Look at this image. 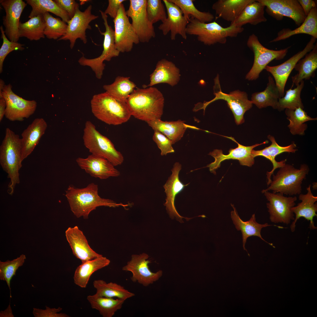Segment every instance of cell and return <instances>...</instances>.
<instances>
[{"mask_svg": "<svg viewBox=\"0 0 317 317\" xmlns=\"http://www.w3.org/2000/svg\"><path fill=\"white\" fill-rule=\"evenodd\" d=\"M167 12L165 21L158 26L164 35L170 32V38L172 40L176 39L179 35L184 39L187 38L186 29L190 18L185 16L180 8L169 0H163Z\"/></svg>", "mask_w": 317, "mask_h": 317, "instance_id": "obj_19", "label": "cell"}, {"mask_svg": "<svg viewBox=\"0 0 317 317\" xmlns=\"http://www.w3.org/2000/svg\"><path fill=\"white\" fill-rule=\"evenodd\" d=\"M45 309L33 308V313L35 317H69L70 316L65 313H58L62 310L59 307L58 308H50L45 306Z\"/></svg>", "mask_w": 317, "mask_h": 317, "instance_id": "obj_50", "label": "cell"}, {"mask_svg": "<svg viewBox=\"0 0 317 317\" xmlns=\"http://www.w3.org/2000/svg\"><path fill=\"white\" fill-rule=\"evenodd\" d=\"M48 126L43 118H37L21 134V154L23 160L33 151L45 133Z\"/></svg>", "mask_w": 317, "mask_h": 317, "instance_id": "obj_26", "label": "cell"}, {"mask_svg": "<svg viewBox=\"0 0 317 317\" xmlns=\"http://www.w3.org/2000/svg\"><path fill=\"white\" fill-rule=\"evenodd\" d=\"M126 103L131 115L147 122L161 119L164 98L157 88H136L130 95Z\"/></svg>", "mask_w": 317, "mask_h": 317, "instance_id": "obj_2", "label": "cell"}, {"mask_svg": "<svg viewBox=\"0 0 317 317\" xmlns=\"http://www.w3.org/2000/svg\"><path fill=\"white\" fill-rule=\"evenodd\" d=\"M181 169V165L178 162L175 163L171 170L172 174L163 186L166 196V202L164 205L166 207L168 213L171 217H176L178 219H181L183 217L179 215L175 208V198L177 195L190 183L184 185L179 180V174Z\"/></svg>", "mask_w": 317, "mask_h": 317, "instance_id": "obj_27", "label": "cell"}, {"mask_svg": "<svg viewBox=\"0 0 317 317\" xmlns=\"http://www.w3.org/2000/svg\"><path fill=\"white\" fill-rule=\"evenodd\" d=\"M224 136L237 143L238 146L235 149H230L228 154L227 155L224 154L222 150L218 149H215L209 154L215 158V161L208 165L206 167H208L210 171L214 174H216L215 171L220 167L221 162L225 160H237L239 161L241 165L252 166L254 163V158L252 154L253 150L258 146L268 142L266 141L251 146H245L239 143L231 136Z\"/></svg>", "mask_w": 317, "mask_h": 317, "instance_id": "obj_15", "label": "cell"}, {"mask_svg": "<svg viewBox=\"0 0 317 317\" xmlns=\"http://www.w3.org/2000/svg\"><path fill=\"white\" fill-rule=\"evenodd\" d=\"M268 80L265 90L252 94L251 101L259 109L271 106L277 109L278 100L280 98L279 93L273 78L269 76Z\"/></svg>", "mask_w": 317, "mask_h": 317, "instance_id": "obj_36", "label": "cell"}, {"mask_svg": "<svg viewBox=\"0 0 317 317\" xmlns=\"http://www.w3.org/2000/svg\"><path fill=\"white\" fill-rule=\"evenodd\" d=\"M90 104L94 116L109 125L121 124L131 116L126 102L115 99L106 92L93 95Z\"/></svg>", "mask_w": 317, "mask_h": 317, "instance_id": "obj_4", "label": "cell"}, {"mask_svg": "<svg viewBox=\"0 0 317 317\" xmlns=\"http://www.w3.org/2000/svg\"><path fill=\"white\" fill-rule=\"evenodd\" d=\"M79 1H80V4L81 5H82L83 4H84L86 2H87L88 1H89V0H80Z\"/></svg>", "mask_w": 317, "mask_h": 317, "instance_id": "obj_56", "label": "cell"}, {"mask_svg": "<svg viewBox=\"0 0 317 317\" xmlns=\"http://www.w3.org/2000/svg\"><path fill=\"white\" fill-rule=\"evenodd\" d=\"M316 38L311 37L303 49L299 51L282 64L274 66L267 65L264 69L273 76L280 98L284 97L287 79L298 62L314 48Z\"/></svg>", "mask_w": 317, "mask_h": 317, "instance_id": "obj_20", "label": "cell"}, {"mask_svg": "<svg viewBox=\"0 0 317 317\" xmlns=\"http://www.w3.org/2000/svg\"><path fill=\"white\" fill-rule=\"evenodd\" d=\"M26 258L25 255L21 254L19 257L12 260L3 262L0 261V279L5 281L10 291V297H11L10 283L18 268L23 264Z\"/></svg>", "mask_w": 317, "mask_h": 317, "instance_id": "obj_46", "label": "cell"}, {"mask_svg": "<svg viewBox=\"0 0 317 317\" xmlns=\"http://www.w3.org/2000/svg\"><path fill=\"white\" fill-rule=\"evenodd\" d=\"M110 263V260L103 256L82 262L75 271L73 276L75 284L81 288H85L92 275L95 272L108 266Z\"/></svg>", "mask_w": 317, "mask_h": 317, "instance_id": "obj_32", "label": "cell"}, {"mask_svg": "<svg viewBox=\"0 0 317 317\" xmlns=\"http://www.w3.org/2000/svg\"><path fill=\"white\" fill-rule=\"evenodd\" d=\"M311 185H309L307 187V193L306 194H300L299 196V200L301 201L296 206L292 208L291 210L295 214V218L290 225L292 232L295 230L296 223L298 220L301 217L305 218L308 221H310L309 228L310 230L317 229L314 225L313 219L317 216V196H314L311 190Z\"/></svg>", "mask_w": 317, "mask_h": 317, "instance_id": "obj_24", "label": "cell"}, {"mask_svg": "<svg viewBox=\"0 0 317 317\" xmlns=\"http://www.w3.org/2000/svg\"><path fill=\"white\" fill-rule=\"evenodd\" d=\"M99 11L104 21L105 28V31L103 32L100 30L97 25H96L100 34L104 36L103 50L101 55L97 58L88 59L83 55L79 59L78 62L81 65L90 67L94 72L96 77L101 79L105 65L104 61H110L112 58L118 56L120 52L116 48L114 30L108 24L107 15L101 10Z\"/></svg>", "mask_w": 317, "mask_h": 317, "instance_id": "obj_8", "label": "cell"}, {"mask_svg": "<svg viewBox=\"0 0 317 317\" xmlns=\"http://www.w3.org/2000/svg\"><path fill=\"white\" fill-rule=\"evenodd\" d=\"M78 165L91 176L101 179L111 177H117L120 172L106 159L91 154L86 158L78 157L76 159Z\"/></svg>", "mask_w": 317, "mask_h": 317, "instance_id": "obj_22", "label": "cell"}, {"mask_svg": "<svg viewBox=\"0 0 317 317\" xmlns=\"http://www.w3.org/2000/svg\"><path fill=\"white\" fill-rule=\"evenodd\" d=\"M299 34H307L317 38V6L312 9L304 22L299 27L293 30L289 29H282L278 33L276 38L270 42L285 40L292 36Z\"/></svg>", "mask_w": 317, "mask_h": 317, "instance_id": "obj_33", "label": "cell"}, {"mask_svg": "<svg viewBox=\"0 0 317 317\" xmlns=\"http://www.w3.org/2000/svg\"><path fill=\"white\" fill-rule=\"evenodd\" d=\"M265 6L257 0L247 5L236 19L231 24L239 27L247 23L256 25L265 22L267 19L264 14Z\"/></svg>", "mask_w": 317, "mask_h": 317, "instance_id": "obj_35", "label": "cell"}, {"mask_svg": "<svg viewBox=\"0 0 317 317\" xmlns=\"http://www.w3.org/2000/svg\"><path fill=\"white\" fill-rule=\"evenodd\" d=\"M218 77L215 79L214 94L215 98L208 102L203 103H198L197 106L199 110L203 109L204 113L207 107L212 102L218 100H222L227 102L228 106L232 111L235 122L237 125L241 124L245 121L244 115L247 111L252 106L251 100L248 99L247 94L245 92L236 90L226 94L222 92L219 84Z\"/></svg>", "mask_w": 317, "mask_h": 317, "instance_id": "obj_9", "label": "cell"}, {"mask_svg": "<svg viewBox=\"0 0 317 317\" xmlns=\"http://www.w3.org/2000/svg\"><path fill=\"white\" fill-rule=\"evenodd\" d=\"M268 138L271 142L269 146L260 150H253L252 154L253 157L262 156L269 160L273 165V168L269 172L267 171L266 173L267 181V186L269 185L272 180L271 176L274 173V170L277 168H280L286 164V159L278 162L275 160L276 157L278 155L284 152L294 153L297 149H296V145L294 143H292L290 145L286 146H281L276 142L275 139L273 136L269 135Z\"/></svg>", "mask_w": 317, "mask_h": 317, "instance_id": "obj_25", "label": "cell"}, {"mask_svg": "<svg viewBox=\"0 0 317 317\" xmlns=\"http://www.w3.org/2000/svg\"><path fill=\"white\" fill-rule=\"evenodd\" d=\"M269 202L267 203L271 221L275 223H283L288 225L294 220L291 209L296 205V196L286 197L282 193H274L269 191L263 193Z\"/></svg>", "mask_w": 317, "mask_h": 317, "instance_id": "obj_13", "label": "cell"}, {"mask_svg": "<svg viewBox=\"0 0 317 317\" xmlns=\"http://www.w3.org/2000/svg\"><path fill=\"white\" fill-rule=\"evenodd\" d=\"M92 6L89 5L83 12L81 11L77 7L73 17L67 23V27L65 34L57 40L70 41V47L72 49L74 46L76 40L80 38L84 44L87 43L86 35L87 29L91 30L90 23L99 17L98 16L92 14Z\"/></svg>", "mask_w": 317, "mask_h": 317, "instance_id": "obj_16", "label": "cell"}, {"mask_svg": "<svg viewBox=\"0 0 317 317\" xmlns=\"http://www.w3.org/2000/svg\"><path fill=\"white\" fill-rule=\"evenodd\" d=\"M6 15L3 18L5 34L10 41L18 42L20 19L27 4L22 0H1Z\"/></svg>", "mask_w": 317, "mask_h": 317, "instance_id": "obj_21", "label": "cell"}, {"mask_svg": "<svg viewBox=\"0 0 317 317\" xmlns=\"http://www.w3.org/2000/svg\"><path fill=\"white\" fill-rule=\"evenodd\" d=\"M0 317H14L12 313L10 304H9L8 308L6 310L0 312Z\"/></svg>", "mask_w": 317, "mask_h": 317, "instance_id": "obj_55", "label": "cell"}, {"mask_svg": "<svg viewBox=\"0 0 317 317\" xmlns=\"http://www.w3.org/2000/svg\"><path fill=\"white\" fill-rule=\"evenodd\" d=\"M254 0H218L212 6L217 17L232 23L245 7Z\"/></svg>", "mask_w": 317, "mask_h": 317, "instance_id": "obj_31", "label": "cell"}, {"mask_svg": "<svg viewBox=\"0 0 317 317\" xmlns=\"http://www.w3.org/2000/svg\"><path fill=\"white\" fill-rule=\"evenodd\" d=\"M149 257L148 255L145 253L133 254L131 260L122 267V270L131 273V279L133 282L147 286L158 280L163 274L161 270L154 273L150 270L149 264L151 262L148 259Z\"/></svg>", "mask_w": 317, "mask_h": 317, "instance_id": "obj_17", "label": "cell"}, {"mask_svg": "<svg viewBox=\"0 0 317 317\" xmlns=\"http://www.w3.org/2000/svg\"><path fill=\"white\" fill-rule=\"evenodd\" d=\"M65 235L73 255L82 262L102 256L90 247L82 232L77 226L68 227Z\"/></svg>", "mask_w": 317, "mask_h": 317, "instance_id": "obj_23", "label": "cell"}, {"mask_svg": "<svg viewBox=\"0 0 317 317\" xmlns=\"http://www.w3.org/2000/svg\"><path fill=\"white\" fill-rule=\"evenodd\" d=\"M231 205L234 210L232 211L231 212V217L236 229L237 230H240L241 232L242 235L243 247L244 249L247 252L249 256H250V255L245 247L247 240L249 237L252 236L258 237L273 247H275L272 243L267 242L262 238L261 235V230L263 228L271 226H274L279 228H283L284 227L275 225H269L267 223L263 224H259L256 221L254 214L252 215L251 217L249 220L246 221H243L239 216L234 205L231 204Z\"/></svg>", "mask_w": 317, "mask_h": 317, "instance_id": "obj_28", "label": "cell"}, {"mask_svg": "<svg viewBox=\"0 0 317 317\" xmlns=\"http://www.w3.org/2000/svg\"><path fill=\"white\" fill-rule=\"evenodd\" d=\"M285 113L289 122L288 127L291 133L294 135H304L307 127L305 122L317 120V118H313L308 115L303 109L301 107L294 109H285Z\"/></svg>", "mask_w": 317, "mask_h": 317, "instance_id": "obj_42", "label": "cell"}, {"mask_svg": "<svg viewBox=\"0 0 317 317\" xmlns=\"http://www.w3.org/2000/svg\"><path fill=\"white\" fill-rule=\"evenodd\" d=\"M6 103L5 99L2 97H0V122H1L5 116Z\"/></svg>", "mask_w": 317, "mask_h": 317, "instance_id": "obj_54", "label": "cell"}, {"mask_svg": "<svg viewBox=\"0 0 317 317\" xmlns=\"http://www.w3.org/2000/svg\"><path fill=\"white\" fill-rule=\"evenodd\" d=\"M266 7L270 15L278 20L284 16L291 18L299 26L306 17L297 0H257Z\"/></svg>", "mask_w": 317, "mask_h": 317, "instance_id": "obj_18", "label": "cell"}, {"mask_svg": "<svg viewBox=\"0 0 317 317\" xmlns=\"http://www.w3.org/2000/svg\"><path fill=\"white\" fill-rule=\"evenodd\" d=\"M45 22L43 14L30 18L27 21L20 22L19 37H25L30 41H38L44 38Z\"/></svg>", "mask_w": 317, "mask_h": 317, "instance_id": "obj_39", "label": "cell"}, {"mask_svg": "<svg viewBox=\"0 0 317 317\" xmlns=\"http://www.w3.org/2000/svg\"><path fill=\"white\" fill-rule=\"evenodd\" d=\"M153 139L160 149L161 155L174 152L171 140L160 132L154 131Z\"/></svg>", "mask_w": 317, "mask_h": 317, "instance_id": "obj_49", "label": "cell"}, {"mask_svg": "<svg viewBox=\"0 0 317 317\" xmlns=\"http://www.w3.org/2000/svg\"><path fill=\"white\" fill-rule=\"evenodd\" d=\"M98 190V185L94 183L82 188L69 186L65 195L71 211L77 217H82L84 219H87L90 213L100 206L115 208L121 206L125 208L129 205L102 198L99 195Z\"/></svg>", "mask_w": 317, "mask_h": 317, "instance_id": "obj_1", "label": "cell"}, {"mask_svg": "<svg viewBox=\"0 0 317 317\" xmlns=\"http://www.w3.org/2000/svg\"><path fill=\"white\" fill-rule=\"evenodd\" d=\"M84 144L92 154L103 157L114 166L121 164L124 158L111 141L101 134L90 121L86 122L84 129Z\"/></svg>", "mask_w": 317, "mask_h": 317, "instance_id": "obj_7", "label": "cell"}, {"mask_svg": "<svg viewBox=\"0 0 317 317\" xmlns=\"http://www.w3.org/2000/svg\"><path fill=\"white\" fill-rule=\"evenodd\" d=\"M23 161L21 139L18 135L7 128L0 146V163L10 179L7 190L10 195L13 194L16 186L20 183L19 171Z\"/></svg>", "mask_w": 317, "mask_h": 317, "instance_id": "obj_3", "label": "cell"}, {"mask_svg": "<svg viewBox=\"0 0 317 317\" xmlns=\"http://www.w3.org/2000/svg\"><path fill=\"white\" fill-rule=\"evenodd\" d=\"M126 11L124 5L122 4L117 16L113 20L115 46L120 53L131 51L134 44H137L140 42Z\"/></svg>", "mask_w": 317, "mask_h": 317, "instance_id": "obj_14", "label": "cell"}, {"mask_svg": "<svg viewBox=\"0 0 317 317\" xmlns=\"http://www.w3.org/2000/svg\"><path fill=\"white\" fill-rule=\"evenodd\" d=\"M136 85L130 80L129 77L119 76L112 83L103 86L106 92L115 99L126 102Z\"/></svg>", "mask_w": 317, "mask_h": 317, "instance_id": "obj_41", "label": "cell"}, {"mask_svg": "<svg viewBox=\"0 0 317 317\" xmlns=\"http://www.w3.org/2000/svg\"><path fill=\"white\" fill-rule=\"evenodd\" d=\"M177 5L183 15L190 18L195 19L201 22L208 23L212 21L213 15L209 12H202L198 10L194 5L193 0H169Z\"/></svg>", "mask_w": 317, "mask_h": 317, "instance_id": "obj_43", "label": "cell"}, {"mask_svg": "<svg viewBox=\"0 0 317 317\" xmlns=\"http://www.w3.org/2000/svg\"><path fill=\"white\" fill-rule=\"evenodd\" d=\"M300 59L296 64L294 68L298 73L291 77L293 84L296 86L302 80H309L315 76L317 68V44H315L313 49Z\"/></svg>", "mask_w": 317, "mask_h": 317, "instance_id": "obj_34", "label": "cell"}, {"mask_svg": "<svg viewBox=\"0 0 317 317\" xmlns=\"http://www.w3.org/2000/svg\"><path fill=\"white\" fill-rule=\"evenodd\" d=\"M147 0H130L128 9L126 11L132 20V26L140 42H148L155 37L153 24L149 20L146 10Z\"/></svg>", "mask_w": 317, "mask_h": 317, "instance_id": "obj_12", "label": "cell"}, {"mask_svg": "<svg viewBox=\"0 0 317 317\" xmlns=\"http://www.w3.org/2000/svg\"><path fill=\"white\" fill-rule=\"evenodd\" d=\"M299 4L307 16L312 9L316 6L315 1L313 0H298Z\"/></svg>", "mask_w": 317, "mask_h": 317, "instance_id": "obj_53", "label": "cell"}, {"mask_svg": "<svg viewBox=\"0 0 317 317\" xmlns=\"http://www.w3.org/2000/svg\"><path fill=\"white\" fill-rule=\"evenodd\" d=\"M150 76L149 84L146 87L161 83L173 86L180 80V70L173 63L163 59L157 62L155 69Z\"/></svg>", "mask_w": 317, "mask_h": 317, "instance_id": "obj_29", "label": "cell"}, {"mask_svg": "<svg viewBox=\"0 0 317 317\" xmlns=\"http://www.w3.org/2000/svg\"><path fill=\"white\" fill-rule=\"evenodd\" d=\"M1 32V38L3 40L2 46L0 48V73L3 71L4 61L7 55L11 52L14 50H23L25 48L24 45L18 42L10 41L6 36L2 26L0 27Z\"/></svg>", "mask_w": 317, "mask_h": 317, "instance_id": "obj_48", "label": "cell"}, {"mask_svg": "<svg viewBox=\"0 0 317 317\" xmlns=\"http://www.w3.org/2000/svg\"><path fill=\"white\" fill-rule=\"evenodd\" d=\"M125 0H109L108 6L104 13L109 15L112 18L115 19L119 10Z\"/></svg>", "mask_w": 317, "mask_h": 317, "instance_id": "obj_52", "label": "cell"}, {"mask_svg": "<svg viewBox=\"0 0 317 317\" xmlns=\"http://www.w3.org/2000/svg\"><path fill=\"white\" fill-rule=\"evenodd\" d=\"M93 286L96 290V294L98 296L107 298H117L126 300L135 295V294L115 283H107L102 280H95Z\"/></svg>", "mask_w": 317, "mask_h": 317, "instance_id": "obj_40", "label": "cell"}, {"mask_svg": "<svg viewBox=\"0 0 317 317\" xmlns=\"http://www.w3.org/2000/svg\"><path fill=\"white\" fill-rule=\"evenodd\" d=\"M26 3L32 7L28 18H32L46 12H51L61 18L68 23L70 19L69 16L54 1L52 0H26Z\"/></svg>", "mask_w": 317, "mask_h": 317, "instance_id": "obj_38", "label": "cell"}, {"mask_svg": "<svg viewBox=\"0 0 317 317\" xmlns=\"http://www.w3.org/2000/svg\"><path fill=\"white\" fill-rule=\"evenodd\" d=\"M309 171L306 164H301L299 168L292 165L285 164L279 168L276 175L273 174L272 180L262 193L272 190L275 193H279L289 195H299L302 190L303 181L306 178Z\"/></svg>", "mask_w": 317, "mask_h": 317, "instance_id": "obj_6", "label": "cell"}, {"mask_svg": "<svg viewBox=\"0 0 317 317\" xmlns=\"http://www.w3.org/2000/svg\"><path fill=\"white\" fill-rule=\"evenodd\" d=\"M45 22L44 34L49 39L58 40L65 33L66 23L58 18H55L49 12L43 14Z\"/></svg>", "mask_w": 317, "mask_h": 317, "instance_id": "obj_45", "label": "cell"}, {"mask_svg": "<svg viewBox=\"0 0 317 317\" xmlns=\"http://www.w3.org/2000/svg\"><path fill=\"white\" fill-rule=\"evenodd\" d=\"M10 84L4 85L0 97L5 99L6 107L5 116L11 121H22L34 114L37 106L34 100H25L15 94Z\"/></svg>", "mask_w": 317, "mask_h": 317, "instance_id": "obj_11", "label": "cell"}, {"mask_svg": "<svg viewBox=\"0 0 317 317\" xmlns=\"http://www.w3.org/2000/svg\"><path fill=\"white\" fill-rule=\"evenodd\" d=\"M247 45L254 53L253 64L246 76V79L252 80L257 79L260 73L272 60H280L284 58L290 47L280 50L269 49L263 46L257 37L252 34L249 37Z\"/></svg>", "mask_w": 317, "mask_h": 317, "instance_id": "obj_10", "label": "cell"}, {"mask_svg": "<svg viewBox=\"0 0 317 317\" xmlns=\"http://www.w3.org/2000/svg\"><path fill=\"white\" fill-rule=\"evenodd\" d=\"M87 299L91 307L98 310L103 317H112L122 307L125 300L100 296L96 294L88 296Z\"/></svg>", "mask_w": 317, "mask_h": 317, "instance_id": "obj_37", "label": "cell"}, {"mask_svg": "<svg viewBox=\"0 0 317 317\" xmlns=\"http://www.w3.org/2000/svg\"><path fill=\"white\" fill-rule=\"evenodd\" d=\"M165 6L161 0H147L146 10L148 18L153 24L161 21H164L167 17Z\"/></svg>", "mask_w": 317, "mask_h": 317, "instance_id": "obj_47", "label": "cell"}, {"mask_svg": "<svg viewBox=\"0 0 317 317\" xmlns=\"http://www.w3.org/2000/svg\"><path fill=\"white\" fill-rule=\"evenodd\" d=\"M146 122L154 131L160 132L170 140L173 144L181 139L187 128L200 129L196 127L187 124L181 120L163 121L158 119Z\"/></svg>", "mask_w": 317, "mask_h": 317, "instance_id": "obj_30", "label": "cell"}, {"mask_svg": "<svg viewBox=\"0 0 317 317\" xmlns=\"http://www.w3.org/2000/svg\"><path fill=\"white\" fill-rule=\"evenodd\" d=\"M304 86L303 80L296 87L287 90L285 95L279 99L277 109L280 111L286 109H294L299 107L304 109L301 98V92Z\"/></svg>", "mask_w": 317, "mask_h": 317, "instance_id": "obj_44", "label": "cell"}, {"mask_svg": "<svg viewBox=\"0 0 317 317\" xmlns=\"http://www.w3.org/2000/svg\"><path fill=\"white\" fill-rule=\"evenodd\" d=\"M233 24L224 28L214 21L205 23L190 18L186 29L187 34L196 36L198 40L210 46L217 43L225 44L228 37H235L244 30Z\"/></svg>", "mask_w": 317, "mask_h": 317, "instance_id": "obj_5", "label": "cell"}, {"mask_svg": "<svg viewBox=\"0 0 317 317\" xmlns=\"http://www.w3.org/2000/svg\"><path fill=\"white\" fill-rule=\"evenodd\" d=\"M54 1L62 9L68 13L70 19L73 17L77 8L79 7L78 3L74 0Z\"/></svg>", "mask_w": 317, "mask_h": 317, "instance_id": "obj_51", "label": "cell"}]
</instances>
